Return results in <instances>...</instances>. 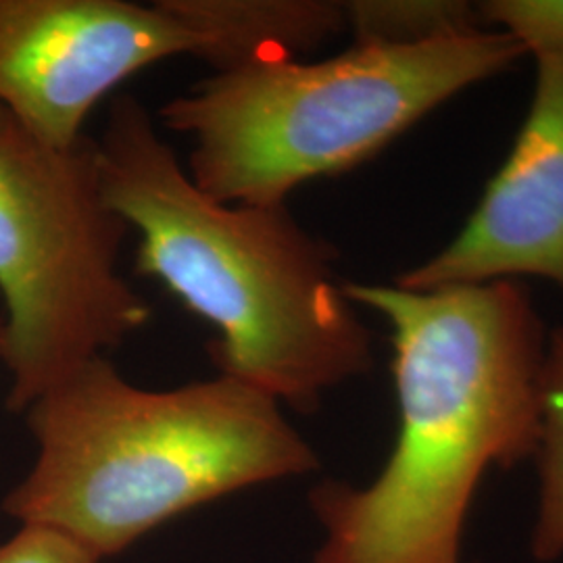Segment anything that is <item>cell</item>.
<instances>
[{
  "mask_svg": "<svg viewBox=\"0 0 563 563\" xmlns=\"http://www.w3.org/2000/svg\"><path fill=\"white\" fill-rule=\"evenodd\" d=\"M523 48L484 30L413 46L353 44L322 60L265 59L213 71L157 118L188 136V174L234 205H282L305 181L339 176Z\"/></svg>",
  "mask_w": 563,
  "mask_h": 563,
  "instance_id": "4",
  "label": "cell"
},
{
  "mask_svg": "<svg viewBox=\"0 0 563 563\" xmlns=\"http://www.w3.org/2000/svg\"><path fill=\"white\" fill-rule=\"evenodd\" d=\"M528 118L462 232L402 274L405 288L541 276L563 286V60L537 59Z\"/></svg>",
  "mask_w": 563,
  "mask_h": 563,
  "instance_id": "7",
  "label": "cell"
},
{
  "mask_svg": "<svg viewBox=\"0 0 563 563\" xmlns=\"http://www.w3.org/2000/svg\"><path fill=\"white\" fill-rule=\"evenodd\" d=\"M23 413L36 460L4 514L99 560L188 509L318 467L280 402L228 376L146 390L102 355Z\"/></svg>",
  "mask_w": 563,
  "mask_h": 563,
  "instance_id": "3",
  "label": "cell"
},
{
  "mask_svg": "<svg viewBox=\"0 0 563 563\" xmlns=\"http://www.w3.org/2000/svg\"><path fill=\"white\" fill-rule=\"evenodd\" d=\"M534 455L539 457L541 493L530 543L539 562H555L563 555V330H555L544 344Z\"/></svg>",
  "mask_w": 563,
  "mask_h": 563,
  "instance_id": "9",
  "label": "cell"
},
{
  "mask_svg": "<svg viewBox=\"0 0 563 563\" xmlns=\"http://www.w3.org/2000/svg\"><path fill=\"white\" fill-rule=\"evenodd\" d=\"M2 341H4V325H2V318H0V353H2Z\"/></svg>",
  "mask_w": 563,
  "mask_h": 563,
  "instance_id": "13",
  "label": "cell"
},
{
  "mask_svg": "<svg viewBox=\"0 0 563 563\" xmlns=\"http://www.w3.org/2000/svg\"><path fill=\"white\" fill-rule=\"evenodd\" d=\"M478 9L484 23L499 25L523 53L563 60V0H490Z\"/></svg>",
  "mask_w": 563,
  "mask_h": 563,
  "instance_id": "11",
  "label": "cell"
},
{
  "mask_svg": "<svg viewBox=\"0 0 563 563\" xmlns=\"http://www.w3.org/2000/svg\"><path fill=\"white\" fill-rule=\"evenodd\" d=\"M342 286L393 330L399 434L374 483L311 493L325 532L313 563H463L484 474L537 453L541 323L514 280Z\"/></svg>",
  "mask_w": 563,
  "mask_h": 563,
  "instance_id": "1",
  "label": "cell"
},
{
  "mask_svg": "<svg viewBox=\"0 0 563 563\" xmlns=\"http://www.w3.org/2000/svg\"><path fill=\"white\" fill-rule=\"evenodd\" d=\"M355 44L413 46L484 32L478 4L444 0H353L344 2Z\"/></svg>",
  "mask_w": 563,
  "mask_h": 563,
  "instance_id": "10",
  "label": "cell"
},
{
  "mask_svg": "<svg viewBox=\"0 0 563 563\" xmlns=\"http://www.w3.org/2000/svg\"><path fill=\"white\" fill-rule=\"evenodd\" d=\"M213 44V71L309 53L346 30L344 2L184 0Z\"/></svg>",
  "mask_w": 563,
  "mask_h": 563,
  "instance_id": "8",
  "label": "cell"
},
{
  "mask_svg": "<svg viewBox=\"0 0 563 563\" xmlns=\"http://www.w3.org/2000/svg\"><path fill=\"white\" fill-rule=\"evenodd\" d=\"M97 148L104 201L139 234L136 274L216 328L220 376L309 411L369 369L372 334L336 282L334 253L286 202L205 195L130 95L111 101Z\"/></svg>",
  "mask_w": 563,
  "mask_h": 563,
  "instance_id": "2",
  "label": "cell"
},
{
  "mask_svg": "<svg viewBox=\"0 0 563 563\" xmlns=\"http://www.w3.org/2000/svg\"><path fill=\"white\" fill-rule=\"evenodd\" d=\"M0 563H101V560L59 532L21 526L11 541L0 544Z\"/></svg>",
  "mask_w": 563,
  "mask_h": 563,
  "instance_id": "12",
  "label": "cell"
},
{
  "mask_svg": "<svg viewBox=\"0 0 563 563\" xmlns=\"http://www.w3.org/2000/svg\"><path fill=\"white\" fill-rule=\"evenodd\" d=\"M211 63L184 0H0V107L34 136L71 148L95 107L153 63Z\"/></svg>",
  "mask_w": 563,
  "mask_h": 563,
  "instance_id": "6",
  "label": "cell"
},
{
  "mask_svg": "<svg viewBox=\"0 0 563 563\" xmlns=\"http://www.w3.org/2000/svg\"><path fill=\"white\" fill-rule=\"evenodd\" d=\"M128 232L102 195L97 139L57 148L0 107V362L11 411L151 322L153 305L120 272Z\"/></svg>",
  "mask_w": 563,
  "mask_h": 563,
  "instance_id": "5",
  "label": "cell"
}]
</instances>
